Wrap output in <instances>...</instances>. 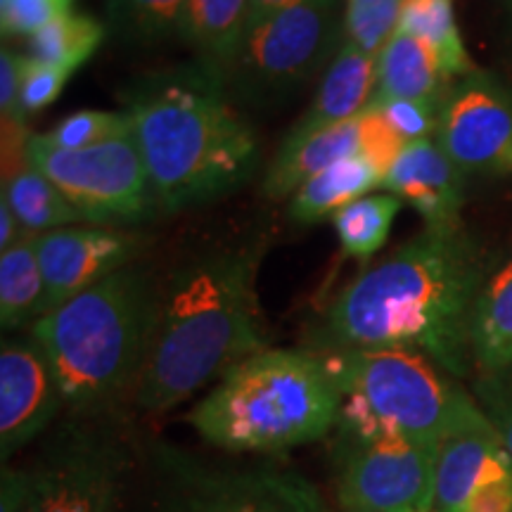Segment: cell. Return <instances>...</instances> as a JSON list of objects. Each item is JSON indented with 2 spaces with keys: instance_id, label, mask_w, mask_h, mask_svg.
Listing matches in <instances>:
<instances>
[{
  "instance_id": "25",
  "label": "cell",
  "mask_w": 512,
  "mask_h": 512,
  "mask_svg": "<svg viewBox=\"0 0 512 512\" xmlns=\"http://www.w3.org/2000/svg\"><path fill=\"white\" fill-rule=\"evenodd\" d=\"M0 195L10 202L12 211L27 233L43 235L57 228H69L86 221V216L64 197V192L46 174L29 162L15 176L3 181Z\"/></svg>"
},
{
  "instance_id": "12",
  "label": "cell",
  "mask_w": 512,
  "mask_h": 512,
  "mask_svg": "<svg viewBox=\"0 0 512 512\" xmlns=\"http://www.w3.org/2000/svg\"><path fill=\"white\" fill-rule=\"evenodd\" d=\"M64 403L46 349L31 335L3 339L0 347V456L36 439Z\"/></svg>"
},
{
  "instance_id": "30",
  "label": "cell",
  "mask_w": 512,
  "mask_h": 512,
  "mask_svg": "<svg viewBox=\"0 0 512 512\" xmlns=\"http://www.w3.org/2000/svg\"><path fill=\"white\" fill-rule=\"evenodd\" d=\"M403 0H380V3H347L344 12V41L363 53L375 57L392 41L399 29Z\"/></svg>"
},
{
  "instance_id": "22",
  "label": "cell",
  "mask_w": 512,
  "mask_h": 512,
  "mask_svg": "<svg viewBox=\"0 0 512 512\" xmlns=\"http://www.w3.org/2000/svg\"><path fill=\"white\" fill-rule=\"evenodd\" d=\"M249 29V0H190L181 41L228 72Z\"/></svg>"
},
{
  "instance_id": "18",
  "label": "cell",
  "mask_w": 512,
  "mask_h": 512,
  "mask_svg": "<svg viewBox=\"0 0 512 512\" xmlns=\"http://www.w3.org/2000/svg\"><path fill=\"white\" fill-rule=\"evenodd\" d=\"M358 119L342 126L325 128V131H318L302 140H283L278 155L266 169L264 183H261L264 195L271 200H283V197L294 195L320 171L330 169L332 164L361 155V124H358Z\"/></svg>"
},
{
  "instance_id": "4",
  "label": "cell",
  "mask_w": 512,
  "mask_h": 512,
  "mask_svg": "<svg viewBox=\"0 0 512 512\" xmlns=\"http://www.w3.org/2000/svg\"><path fill=\"white\" fill-rule=\"evenodd\" d=\"M159 297L162 287L152 273L131 264L31 325L72 411L95 415L121 396H133L155 332Z\"/></svg>"
},
{
  "instance_id": "34",
  "label": "cell",
  "mask_w": 512,
  "mask_h": 512,
  "mask_svg": "<svg viewBox=\"0 0 512 512\" xmlns=\"http://www.w3.org/2000/svg\"><path fill=\"white\" fill-rule=\"evenodd\" d=\"M358 124H361V155L370 159L382 171V176H387L406 143L375 107H368L358 119Z\"/></svg>"
},
{
  "instance_id": "17",
  "label": "cell",
  "mask_w": 512,
  "mask_h": 512,
  "mask_svg": "<svg viewBox=\"0 0 512 512\" xmlns=\"http://www.w3.org/2000/svg\"><path fill=\"white\" fill-rule=\"evenodd\" d=\"M377 91V60L344 41L325 69L318 93L285 140H302L325 128L349 124L368 110Z\"/></svg>"
},
{
  "instance_id": "9",
  "label": "cell",
  "mask_w": 512,
  "mask_h": 512,
  "mask_svg": "<svg viewBox=\"0 0 512 512\" xmlns=\"http://www.w3.org/2000/svg\"><path fill=\"white\" fill-rule=\"evenodd\" d=\"M437 446L406 437L349 441L337 475L344 512H432Z\"/></svg>"
},
{
  "instance_id": "40",
  "label": "cell",
  "mask_w": 512,
  "mask_h": 512,
  "mask_svg": "<svg viewBox=\"0 0 512 512\" xmlns=\"http://www.w3.org/2000/svg\"><path fill=\"white\" fill-rule=\"evenodd\" d=\"M306 3H337V0H249V24Z\"/></svg>"
},
{
  "instance_id": "38",
  "label": "cell",
  "mask_w": 512,
  "mask_h": 512,
  "mask_svg": "<svg viewBox=\"0 0 512 512\" xmlns=\"http://www.w3.org/2000/svg\"><path fill=\"white\" fill-rule=\"evenodd\" d=\"M460 512H512V475L477 489Z\"/></svg>"
},
{
  "instance_id": "37",
  "label": "cell",
  "mask_w": 512,
  "mask_h": 512,
  "mask_svg": "<svg viewBox=\"0 0 512 512\" xmlns=\"http://www.w3.org/2000/svg\"><path fill=\"white\" fill-rule=\"evenodd\" d=\"M22 67L24 55L3 46V53H0V114H3V119L17 117L19 91H22Z\"/></svg>"
},
{
  "instance_id": "14",
  "label": "cell",
  "mask_w": 512,
  "mask_h": 512,
  "mask_svg": "<svg viewBox=\"0 0 512 512\" xmlns=\"http://www.w3.org/2000/svg\"><path fill=\"white\" fill-rule=\"evenodd\" d=\"M140 245V235L110 226H69L38 235L46 313L105 280L107 275L136 264Z\"/></svg>"
},
{
  "instance_id": "31",
  "label": "cell",
  "mask_w": 512,
  "mask_h": 512,
  "mask_svg": "<svg viewBox=\"0 0 512 512\" xmlns=\"http://www.w3.org/2000/svg\"><path fill=\"white\" fill-rule=\"evenodd\" d=\"M441 100H403V98H373L370 107L382 112L387 124L399 133L406 145L427 140L437 133Z\"/></svg>"
},
{
  "instance_id": "28",
  "label": "cell",
  "mask_w": 512,
  "mask_h": 512,
  "mask_svg": "<svg viewBox=\"0 0 512 512\" xmlns=\"http://www.w3.org/2000/svg\"><path fill=\"white\" fill-rule=\"evenodd\" d=\"M401 200L392 192L387 195H366L347 204L332 216L339 245L349 256L368 259L380 252L389 238V230L401 211Z\"/></svg>"
},
{
  "instance_id": "27",
  "label": "cell",
  "mask_w": 512,
  "mask_h": 512,
  "mask_svg": "<svg viewBox=\"0 0 512 512\" xmlns=\"http://www.w3.org/2000/svg\"><path fill=\"white\" fill-rule=\"evenodd\" d=\"M105 36L107 27L100 19L69 10L29 36L27 55L74 74L81 64L91 60Z\"/></svg>"
},
{
  "instance_id": "13",
  "label": "cell",
  "mask_w": 512,
  "mask_h": 512,
  "mask_svg": "<svg viewBox=\"0 0 512 512\" xmlns=\"http://www.w3.org/2000/svg\"><path fill=\"white\" fill-rule=\"evenodd\" d=\"M169 512H328V508L306 477L259 465L192 477Z\"/></svg>"
},
{
  "instance_id": "3",
  "label": "cell",
  "mask_w": 512,
  "mask_h": 512,
  "mask_svg": "<svg viewBox=\"0 0 512 512\" xmlns=\"http://www.w3.org/2000/svg\"><path fill=\"white\" fill-rule=\"evenodd\" d=\"M259 245L216 249L183 264L166 280L143 373L133 401L166 413L245 358L266 349L256 273Z\"/></svg>"
},
{
  "instance_id": "11",
  "label": "cell",
  "mask_w": 512,
  "mask_h": 512,
  "mask_svg": "<svg viewBox=\"0 0 512 512\" xmlns=\"http://www.w3.org/2000/svg\"><path fill=\"white\" fill-rule=\"evenodd\" d=\"M124 451L105 430L69 427L41 463L27 512H112Z\"/></svg>"
},
{
  "instance_id": "41",
  "label": "cell",
  "mask_w": 512,
  "mask_h": 512,
  "mask_svg": "<svg viewBox=\"0 0 512 512\" xmlns=\"http://www.w3.org/2000/svg\"><path fill=\"white\" fill-rule=\"evenodd\" d=\"M349 3H366V5H370V3H380V0H349Z\"/></svg>"
},
{
  "instance_id": "16",
  "label": "cell",
  "mask_w": 512,
  "mask_h": 512,
  "mask_svg": "<svg viewBox=\"0 0 512 512\" xmlns=\"http://www.w3.org/2000/svg\"><path fill=\"white\" fill-rule=\"evenodd\" d=\"M463 176L437 140L427 138L403 147L384 176L382 188L411 204L427 226H460V209L465 202Z\"/></svg>"
},
{
  "instance_id": "39",
  "label": "cell",
  "mask_w": 512,
  "mask_h": 512,
  "mask_svg": "<svg viewBox=\"0 0 512 512\" xmlns=\"http://www.w3.org/2000/svg\"><path fill=\"white\" fill-rule=\"evenodd\" d=\"M27 235H34V233H27V230H24V226L15 216V211H12L10 202L0 195V252H5V249H10L12 245H17V242L27 238Z\"/></svg>"
},
{
  "instance_id": "5",
  "label": "cell",
  "mask_w": 512,
  "mask_h": 512,
  "mask_svg": "<svg viewBox=\"0 0 512 512\" xmlns=\"http://www.w3.org/2000/svg\"><path fill=\"white\" fill-rule=\"evenodd\" d=\"M342 394L313 349H264L228 370L188 422L211 446L278 453L323 439L339 420Z\"/></svg>"
},
{
  "instance_id": "42",
  "label": "cell",
  "mask_w": 512,
  "mask_h": 512,
  "mask_svg": "<svg viewBox=\"0 0 512 512\" xmlns=\"http://www.w3.org/2000/svg\"><path fill=\"white\" fill-rule=\"evenodd\" d=\"M508 10H510V29H512V0H508Z\"/></svg>"
},
{
  "instance_id": "10",
  "label": "cell",
  "mask_w": 512,
  "mask_h": 512,
  "mask_svg": "<svg viewBox=\"0 0 512 512\" xmlns=\"http://www.w3.org/2000/svg\"><path fill=\"white\" fill-rule=\"evenodd\" d=\"M434 140L463 174L508 171L512 91L484 69L448 83Z\"/></svg>"
},
{
  "instance_id": "8",
  "label": "cell",
  "mask_w": 512,
  "mask_h": 512,
  "mask_svg": "<svg viewBox=\"0 0 512 512\" xmlns=\"http://www.w3.org/2000/svg\"><path fill=\"white\" fill-rule=\"evenodd\" d=\"M29 159L95 226L140 221L155 207L150 176L133 131L83 150H55L38 143L34 133Z\"/></svg>"
},
{
  "instance_id": "15",
  "label": "cell",
  "mask_w": 512,
  "mask_h": 512,
  "mask_svg": "<svg viewBox=\"0 0 512 512\" xmlns=\"http://www.w3.org/2000/svg\"><path fill=\"white\" fill-rule=\"evenodd\" d=\"M510 475L512 456L477 406L439 439L432 512H460L477 489Z\"/></svg>"
},
{
  "instance_id": "7",
  "label": "cell",
  "mask_w": 512,
  "mask_h": 512,
  "mask_svg": "<svg viewBox=\"0 0 512 512\" xmlns=\"http://www.w3.org/2000/svg\"><path fill=\"white\" fill-rule=\"evenodd\" d=\"M344 43L337 3H306L249 24L226 79L235 102L278 107L328 69Z\"/></svg>"
},
{
  "instance_id": "35",
  "label": "cell",
  "mask_w": 512,
  "mask_h": 512,
  "mask_svg": "<svg viewBox=\"0 0 512 512\" xmlns=\"http://www.w3.org/2000/svg\"><path fill=\"white\" fill-rule=\"evenodd\" d=\"M477 396L486 418L501 434L503 446L512 456V373L503 370V373L482 375V380L477 382Z\"/></svg>"
},
{
  "instance_id": "33",
  "label": "cell",
  "mask_w": 512,
  "mask_h": 512,
  "mask_svg": "<svg viewBox=\"0 0 512 512\" xmlns=\"http://www.w3.org/2000/svg\"><path fill=\"white\" fill-rule=\"evenodd\" d=\"M69 10L72 0H0V29L3 36H34Z\"/></svg>"
},
{
  "instance_id": "32",
  "label": "cell",
  "mask_w": 512,
  "mask_h": 512,
  "mask_svg": "<svg viewBox=\"0 0 512 512\" xmlns=\"http://www.w3.org/2000/svg\"><path fill=\"white\" fill-rule=\"evenodd\" d=\"M69 72L64 69L50 67V64L34 60V57L24 55V67H22V91H19V107L17 117L10 119H22L29 121V117L43 112L46 107L60 98L64 86L69 81Z\"/></svg>"
},
{
  "instance_id": "45",
  "label": "cell",
  "mask_w": 512,
  "mask_h": 512,
  "mask_svg": "<svg viewBox=\"0 0 512 512\" xmlns=\"http://www.w3.org/2000/svg\"><path fill=\"white\" fill-rule=\"evenodd\" d=\"M72 3H74V0H72Z\"/></svg>"
},
{
  "instance_id": "29",
  "label": "cell",
  "mask_w": 512,
  "mask_h": 512,
  "mask_svg": "<svg viewBox=\"0 0 512 512\" xmlns=\"http://www.w3.org/2000/svg\"><path fill=\"white\" fill-rule=\"evenodd\" d=\"M131 131V117L124 110H81L62 119L53 131L36 133V140L48 147H55V150H83V147H93L107 143V140L121 138Z\"/></svg>"
},
{
  "instance_id": "21",
  "label": "cell",
  "mask_w": 512,
  "mask_h": 512,
  "mask_svg": "<svg viewBox=\"0 0 512 512\" xmlns=\"http://www.w3.org/2000/svg\"><path fill=\"white\" fill-rule=\"evenodd\" d=\"M446 88L432 50L420 38L396 29L392 41L377 55L375 98L441 100Z\"/></svg>"
},
{
  "instance_id": "6",
  "label": "cell",
  "mask_w": 512,
  "mask_h": 512,
  "mask_svg": "<svg viewBox=\"0 0 512 512\" xmlns=\"http://www.w3.org/2000/svg\"><path fill=\"white\" fill-rule=\"evenodd\" d=\"M323 356L342 394L337 425L349 441L406 437L437 446L479 406L420 351L361 349Z\"/></svg>"
},
{
  "instance_id": "23",
  "label": "cell",
  "mask_w": 512,
  "mask_h": 512,
  "mask_svg": "<svg viewBox=\"0 0 512 512\" xmlns=\"http://www.w3.org/2000/svg\"><path fill=\"white\" fill-rule=\"evenodd\" d=\"M46 313V283L38 261V235L0 252V325L31 328Z\"/></svg>"
},
{
  "instance_id": "20",
  "label": "cell",
  "mask_w": 512,
  "mask_h": 512,
  "mask_svg": "<svg viewBox=\"0 0 512 512\" xmlns=\"http://www.w3.org/2000/svg\"><path fill=\"white\" fill-rule=\"evenodd\" d=\"M382 181V171L363 155L342 159L294 192L290 219L297 223H318L328 219L347 204L366 197L370 190L382 188Z\"/></svg>"
},
{
  "instance_id": "1",
  "label": "cell",
  "mask_w": 512,
  "mask_h": 512,
  "mask_svg": "<svg viewBox=\"0 0 512 512\" xmlns=\"http://www.w3.org/2000/svg\"><path fill=\"white\" fill-rule=\"evenodd\" d=\"M482 249L460 226H427L370 264L318 318L313 351L411 349L448 375L472 361V311L486 283Z\"/></svg>"
},
{
  "instance_id": "2",
  "label": "cell",
  "mask_w": 512,
  "mask_h": 512,
  "mask_svg": "<svg viewBox=\"0 0 512 512\" xmlns=\"http://www.w3.org/2000/svg\"><path fill=\"white\" fill-rule=\"evenodd\" d=\"M124 105L159 211L219 200L259 169V136L216 64L195 57L140 76L124 91Z\"/></svg>"
},
{
  "instance_id": "44",
  "label": "cell",
  "mask_w": 512,
  "mask_h": 512,
  "mask_svg": "<svg viewBox=\"0 0 512 512\" xmlns=\"http://www.w3.org/2000/svg\"><path fill=\"white\" fill-rule=\"evenodd\" d=\"M351 512H368V510H351Z\"/></svg>"
},
{
  "instance_id": "19",
  "label": "cell",
  "mask_w": 512,
  "mask_h": 512,
  "mask_svg": "<svg viewBox=\"0 0 512 512\" xmlns=\"http://www.w3.org/2000/svg\"><path fill=\"white\" fill-rule=\"evenodd\" d=\"M472 361L482 375L512 368V259L491 273L472 311Z\"/></svg>"
},
{
  "instance_id": "36",
  "label": "cell",
  "mask_w": 512,
  "mask_h": 512,
  "mask_svg": "<svg viewBox=\"0 0 512 512\" xmlns=\"http://www.w3.org/2000/svg\"><path fill=\"white\" fill-rule=\"evenodd\" d=\"M34 491V467H5L0 482V512H27Z\"/></svg>"
},
{
  "instance_id": "24",
  "label": "cell",
  "mask_w": 512,
  "mask_h": 512,
  "mask_svg": "<svg viewBox=\"0 0 512 512\" xmlns=\"http://www.w3.org/2000/svg\"><path fill=\"white\" fill-rule=\"evenodd\" d=\"M399 31L420 38L432 50L446 83L463 79L477 69L467 55L451 0H403Z\"/></svg>"
},
{
  "instance_id": "26",
  "label": "cell",
  "mask_w": 512,
  "mask_h": 512,
  "mask_svg": "<svg viewBox=\"0 0 512 512\" xmlns=\"http://www.w3.org/2000/svg\"><path fill=\"white\" fill-rule=\"evenodd\" d=\"M190 0H105V27L119 43L157 46L181 41Z\"/></svg>"
},
{
  "instance_id": "43",
  "label": "cell",
  "mask_w": 512,
  "mask_h": 512,
  "mask_svg": "<svg viewBox=\"0 0 512 512\" xmlns=\"http://www.w3.org/2000/svg\"><path fill=\"white\" fill-rule=\"evenodd\" d=\"M508 171H512V157H510V164H508Z\"/></svg>"
}]
</instances>
